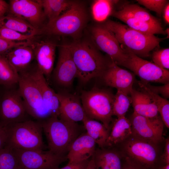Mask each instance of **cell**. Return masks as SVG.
I'll use <instances>...</instances> for the list:
<instances>
[{
    "label": "cell",
    "instance_id": "6da1fadb",
    "mask_svg": "<svg viewBox=\"0 0 169 169\" xmlns=\"http://www.w3.org/2000/svg\"><path fill=\"white\" fill-rule=\"evenodd\" d=\"M66 44L77 68L78 78L82 83L102 77L108 67L109 57L106 58L94 44L87 41L76 40Z\"/></svg>",
    "mask_w": 169,
    "mask_h": 169
},
{
    "label": "cell",
    "instance_id": "7a4b0ae2",
    "mask_svg": "<svg viewBox=\"0 0 169 169\" xmlns=\"http://www.w3.org/2000/svg\"><path fill=\"white\" fill-rule=\"evenodd\" d=\"M103 24L113 33L124 48L140 57L149 56L150 52L165 38L139 32L126 25L111 20H107Z\"/></svg>",
    "mask_w": 169,
    "mask_h": 169
},
{
    "label": "cell",
    "instance_id": "3957f363",
    "mask_svg": "<svg viewBox=\"0 0 169 169\" xmlns=\"http://www.w3.org/2000/svg\"><path fill=\"white\" fill-rule=\"evenodd\" d=\"M47 140L49 150L59 155H66L74 140L80 134L77 123L53 117L40 122Z\"/></svg>",
    "mask_w": 169,
    "mask_h": 169
},
{
    "label": "cell",
    "instance_id": "277c9868",
    "mask_svg": "<svg viewBox=\"0 0 169 169\" xmlns=\"http://www.w3.org/2000/svg\"><path fill=\"white\" fill-rule=\"evenodd\" d=\"M88 19L84 5L73 1L70 7L58 18L44 25L42 30L43 33L49 35L69 36L78 40Z\"/></svg>",
    "mask_w": 169,
    "mask_h": 169
},
{
    "label": "cell",
    "instance_id": "5b68a950",
    "mask_svg": "<svg viewBox=\"0 0 169 169\" xmlns=\"http://www.w3.org/2000/svg\"><path fill=\"white\" fill-rule=\"evenodd\" d=\"M6 126L8 138L6 146L28 150H44L40 122L29 120Z\"/></svg>",
    "mask_w": 169,
    "mask_h": 169
},
{
    "label": "cell",
    "instance_id": "8992f818",
    "mask_svg": "<svg viewBox=\"0 0 169 169\" xmlns=\"http://www.w3.org/2000/svg\"><path fill=\"white\" fill-rule=\"evenodd\" d=\"M114 97V95L111 92L94 87L89 90L82 91L80 98L86 116L100 121L110 129Z\"/></svg>",
    "mask_w": 169,
    "mask_h": 169
},
{
    "label": "cell",
    "instance_id": "52a82bcc",
    "mask_svg": "<svg viewBox=\"0 0 169 169\" xmlns=\"http://www.w3.org/2000/svg\"><path fill=\"white\" fill-rule=\"evenodd\" d=\"M19 74L18 90L29 115L40 122L53 117L45 104L42 93L29 69Z\"/></svg>",
    "mask_w": 169,
    "mask_h": 169
},
{
    "label": "cell",
    "instance_id": "ba28073f",
    "mask_svg": "<svg viewBox=\"0 0 169 169\" xmlns=\"http://www.w3.org/2000/svg\"><path fill=\"white\" fill-rule=\"evenodd\" d=\"M12 149L20 169H58L61 164L67 160L66 155L56 154L49 150Z\"/></svg>",
    "mask_w": 169,
    "mask_h": 169
},
{
    "label": "cell",
    "instance_id": "9c48e42d",
    "mask_svg": "<svg viewBox=\"0 0 169 169\" xmlns=\"http://www.w3.org/2000/svg\"><path fill=\"white\" fill-rule=\"evenodd\" d=\"M122 153L130 165L149 166L156 161L158 155L156 144L131 135L123 142Z\"/></svg>",
    "mask_w": 169,
    "mask_h": 169
},
{
    "label": "cell",
    "instance_id": "30bf717a",
    "mask_svg": "<svg viewBox=\"0 0 169 169\" xmlns=\"http://www.w3.org/2000/svg\"><path fill=\"white\" fill-rule=\"evenodd\" d=\"M128 54L124 67L130 69L141 79L142 82H169V71L162 69L153 63L144 60L128 49L123 48Z\"/></svg>",
    "mask_w": 169,
    "mask_h": 169
},
{
    "label": "cell",
    "instance_id": "8fae6325",
    "mask_svg": "<svg viewBox=\"0 0 169 169\" xmlns=\"http://www.w3.org/2000/svg\"><path fill=\"white\" fill-rule=\"evenodd\" d=\"M91 35L95 45L99 50L106 53L117 65L124 66L128 58L127 52L112 32L102 24L93 27Z\"/></svg>",
    "mask_w": 169,
    "mask_h": 169
},
{
    "label": "cell",
    "instance_id": "7c38bea8",
    "mask_svg": "<svg viewBox=\"0 0 169 169\" xmlns=\"http://www.w3.org/2000/svg\"><path fill=\"white\" fill-rule=\"evenodd\" d=\"M18 90H10L0 100V126H6L30 120Z\"/></svg>",
    "mask_w": 169,
    "mask_h": 169
},
{
    "label": "cell",
    "instance_id": "4fadbf2b",
    "mask_svg": "<svg viewBox=\"0 0 169 169\" xmlns=\"http://www.w3.org/2000/svg\"><path fill=\"white\" fill-rule=\"evenodd\" d=\"M129 120L133 136L156 145L162 141L164 124L161 116L149 118L133 112Z\"/></svg>",
    "mask_w": 169,
    "mask_h": 169
},
{
    "label": "cell",
    "instance_id": "5bb4252c",
    "mask_svg": "<svg viewBox=\"0 0 169 169\" xmlns=\"http://www.w3.org/2000/svg\"><path fill=\"white\" fill-rule=\"evenodd\" d=\"M9 14L20 18L41 30L45 18L42 8L37 0H10Z\"/></svg>",
    "mask_w": 169,
    "mask_h": 169
},
{
    "label": "cell",
    "instance_id": "9a60e30c",
    "mask_svg": "<svg viewBox=\"0 0 169 169\" xmlns=\"http://www.w3.org/2000/svg\"><path fill=\"white\" fill-rule=\"evenodd\" d=\"M58 46L59 49L58 58L53 71V78L58 85L69 87L72 85L74 79L78 78L77 69L66 44Z\"/></svg>",
    "mask_w": 169,
    "mask_h": 169
},
{
    "label": "cell",
    "instance_id": "2e32d148",
    "mask_svg": "<svg viewBox=\"0 0 169 169\" xmlns=\"http://www.w3.org/2000/svg\"><path fill=\"white\" fill-rule=\"evenodd\" d=\"M35 38L32 41L31 46L34 52L36 65L47 80H48L54 69L56 49L58 45L50 40L36 41Z\"/></svg>",
    "mask_w": 169,
    "mask_h": 169
},
{
    "label": "cell",
    "instance_id": "e0dca14e",
    "mask_svg": "<svg viewBox=\"0 0 169 169\" xmlns=\"http://www.w3.org/2000/svg\"><path fill=\"white\" fill-rule=\"evenodd\" d=\"M101 77L107 85L128 95L133 89L134 74L119 67L110 58L108 67Z\"/></svg>",
    "mask_w": 169,
    "mask_h": 169
},
{
    "label": "cell",
    "instance_id": "ac0fdd59",
    "mask_svg": "<svg viewBox=\"0 0 169 169\" xmlns=\"http://www.w3.org/2000/svg\"><path fill=\"white\" fill-rule=\"evenodd\" d=\"M57 95L59 103V117L74 122H82L86 115L80 98L65 91L58 92Z\"/></svg>",
    "mask_w": 169,
    "mask_h": 169
},
{
    "label": "cell",
    "instance_id": "d6986e66",
    "mask_svg": "<svg viewBox=\"0 0 169 169\" xmlns=\"http://www.w3.org/2000/svg\"><path fill=\"white\" fill-rule=\"evenodd\" d=\"M96 143L87 133L80 134L72 143L67 154L69 162H77L89 160L93 156Z\"/></svg>",
    "mask_w": 169,
    "mask_h": 169
},
{
    "label": "cell",
    "instance_id": "ffe728a7",
    "mask_svg": "<svg viewBox=\"0 0 169 169\" xmlns=\"http://www.w3.org/2000/svg\"><path fill=\"white\" fill-rule=\"evenodd\" d=\"M30 72L38 87L44 103L53 117L59 116V101L57 93L49 86L42 73L36 67L29 69Z\"/></svg>",
    "mask_w": 169,
    "mask_h": 169
},
{
    "label": "cell",
    "instance_id": "44dd1931",
    "mask_svg": "<svg viewBox=\"0 0 169 169\" xmlns=\"http://www.w3.org/2000/svg\"><path fill=\"white\" fill-rule=\"evenodd\" d=\"M31 43L14 48L4 54L10 64L18 74L28 69L35 59Z\"/></svg>",
    "mask_w": 169,
    "mask_h": 169
},
{
    "label": "cell",
    "instance_id": "7402d4cb",
    "mask_svg": "<svg viewBox=\"0 0 169 169\" xmlns=\"http://www.w3.org/2000/svg\"><path fill=\"white\" fill-rule=\"evenodd\" d=\"M134 112L149 118L158 115L157 107L150 96L145 92L133 89L130 93Z\"/></svg>",
    "mask_w": 169,
    "mask_h": 169
},
{
    "label": "cell",
    "instance_id": "603a6c76",
    "mask_svg": "<svg viewBox=\"0 0 169 169\" xmlns=\"http://www.w3.org/2000/svg\"><path fill=\"white\" fill-rule=\"evenodd\" d=\"M132 134L129 120L125 116L118 117L113 123L104 147L112 148L123 142Z\"/></svg>",
    "mask_w": 169,
    "mask_h": 169
},
{
    "label": "cell",
    "instance_id": "cb8c5ba5",
    "mask_svg": "<svg viewBox=\"0 0 169 169\" xmlns=\"http://www.w3.org/2000/svg\"><path fill=\"white\" fill-rule=\"evenodd\" d=\"M96 169H122L119 154L111 148L96 149L92 157Z\"/></svg>",
    "mask_w": 169,
    "mask_h": 169
},
{
    "label": "cell",
    "instance_id": "d4e9b609",
    "mask_svg": "<svg viewBox=\"0 0 169 169\" xmlns=\"http://www.w3.org/2000/svg\"><path fill=\"white\" fill-rule=\"evenodd\" d=\"M111 15L126 23L130 28L139 32L150 35L166 34L162 26L156 25L141 21L125 13L120 10L114 11Z\"/></svg>",
    "mask_w": 169,
    "mask_h": 169
},
{
    "label": "cell",
    "instance_id": "484cf974",
    "mask_svg": "<svg viewBox=\"0 0 169 169\" xmlns=\"http://www.w3.org/2000/svg\"><path fill=\"white\" fill-rule=\"evenodd\" d=\"M0 27L28 36H36L43 33L42 30L37 29L25 21L9 14L0 18Z\"/></svg>",
    "mask_w": 169,
    "mask_h": 169
},
{
    "label": "cell",
    "instance_id": "4316f807",
    "mask_svg": "<svg viewBox=\"0 0 169 169\" xmlns=\"http://www.w3.org/2000/svg\"><path fill=\"white\" fill-rule=\"evenodd\" d=\"M82 122L86 132L95 141L96 144L99 148L104 147L109 134L110 129L102 123L86 116Z\"/></svg>",
    "mask_w": 169,
    "mask_h": 169
},
{
    "label": "cell",
    "instance_id": "83f0119b",
    "mask_svg": "<svg viewBox=\"0 0 169 169\" xmlns=\"http://www.w3.org/2000/svg\"><path fill=\"white\" fill-rule=\"evenodd\" d=\"M41 5L48 21L59 16L71 5L73 1L67 0H37Z\"/></svg>",
    "mask_w": 169,
    "mask_h": 169
},
{
    "label": "cell",
    "instance_id": "f1b7e54d",
    "mask_svg": "<svg viewBox=\"0 0 169 169\" xmlns=\"http://www.w3.org/2000/svg\"><path fill=\"white\" fill-rule=\"evenodd\" d=\"M119 2V1L116 0H95L91 6V12L93 19L99 22L105 21L112 15L114 11V6Z\"/></svg>",
    "mask_w": 169,
    "mask_h": 169
},
{
    "label": "cell",
    "instance_id": "f546056e",
    "mask_svg": "<svg viewBox=\"0 0 169 169\" xmlns=\"http://www.w3.org/2000/svg\"><path fill=\"white\" fill-rule=\"evenodd\" d=\"M19 74L8 62L4 54H0V84L11 87L18 84Z\"/></svg>",
    "mask_w": 169,
    "mask_h": 169
},
{
    "label": "cell",
    "instance_id": "4dcf8cb0",
    "mask_svg": "<svg viewBox=\"0 0 169 169\" xmlns=\"http://www.w3.org/2000/svg\"><path fill=\"white\" fill-rule=\"evenodd\" d=\"M125 13L138 19L151 24L161 26L160 21L144 8L136 4L124 5L120 9Z\"/></svg>",
    "mask_w": 169,
    "mask_h": 169
},
{
    "label": "cell",
    "instance_id": "1f68e13d",
    "mask_svg": "<svg viewBox=\"0 0 169 169\" xmlns=\"http://www.w3.org/2000/svg\"><path fill=\"white\" fill-rule=\"evenodd\" d=\"M139 84L143 91L147 93L155 103L161 120L166 126L169 128V102L166 99L152 92L143 82Z\"/></svg>",
    "mask_w": 169,
    "mask_h": 169
},
{
    "label": "cell",
    "instance_id": "d6a6232c",
    "mask_svg": "<svg viewBox=\"0 0 169 169\" xmlns=\"http://www.w3.org/2000/svg\"><path fill=\"white\" fill-rule=\"evenodd\" d=\"M128 95L123 91L117 90L114 95L112 105L113 115L116 116L117 118L125 116L131 103V97Z\"/></svg>",
    "mask_w": 169,
    "mask_h": 169
},
{
    "label": "cell",
    "instance_id": "836d02e7",
    "mask_svg": "<svg viewBox=\"0 0 169 169\" xmlns=\"http://www.w3.org/2000/svg\"><path fill=\"white\" fill-rule=\"evenodd\" d=\"M0 169H20L12 149L8 146L0 150Z\"/></svg>",
    "mask_w": 169,
    "mask_h": 169
},
{
    "label": "cell",
    "instance_id": "e575fe53",
    "mask_svg": "<svg viewBox=\"0 0 169 169\" xmlns=\"http://www.w3.org/2000/svg\"><path fill=\"white\" fill-rule=\"evenodd\" d=\"M36 36L25 35L13 30L0 27V38L16 42L31 41Z\"/></svg>",
    "mask_w": 169,
    "mask_h": 169
},
{
    "label": "cell",
    "instance_id": "d590c367",
    "mask_svg": "<svg viewBox=\"0 0 169 169\" xmlns=\"http://www.w3.org/2000/svg\"><path fill=\"white\" fill-rule=\"evenodd\" d=\"M153 63L159 67L166 69H169V49H157L152 54Z\"/></svg>",
    "mask_w": 169,
    "mask_h": 169
},
{
    "label": "cell",
    "instance_id": "8d00e7d4",
    "mask_svg": "<svg viewBox=\"0 0 169 169\" xmlns=\"http://www.w3.org/2000/svg\"><path fill=\"white\" fill-rule=\"evenodd\" d=\"M136 1L147 9L155 12L160 16L165 6L169 2L168 1L166 0H137Z\"/></svg>",
    "mask_w": 169,
    "mask_h": 169
},
{
    "label": "cell",
    "instance_id": "74e56055",
    "mask_svg": "<svg viewBox=\"0 0 169 169\" xmlns=\"http://www.w3.org/2000/svg\"><path fill=\"white\" fill-rule=\"evenodd\" d=\"M31 41L16 42L0 38V54H4L12 49L21 45L30 44Z\"/></svg>",
    "mask_w": 169,
    "mask_h": 169
},
{
    "label": "cell",
    "instance_id": "f35d334b",
    "mask_svg": "<svg viewBox=\"0 0 169 169\" xmlns=\"http://www.w3.org/2000/svg\"><path fill=\"white\" fill-rule=\"evenodd\" d=\"M143 83L154 93L158 95L160 94L164 98H169V82L164 84L163 85L158 86H152L148 83Z\"/></svg>",
    "mask_w": 169,
    "mask_h": 169
},
{
    "label": "cell",
    "instance_id": "ab89813d",
    "mask_svg": "<svg viewBox=\"0 0 169 169\" xmlns=\"http://www.w3.org/2000/svg\"><path fill=\"white\" fill-rule=\"evenodd\" d=\"M89 160L77 162H69L64 166L58 169H85Z\"/></svg>",
    "mask_w": 169,
    "mask_h": 169
},
{
    "label": "cell",
    "instance_id": "60d3db41",
    "mask_svg": "<svg viewBox=\"0 0 169 169\" xmlns=\"http://www.w3.org/2000/svg\"><path fill=\"white\" fill-rule=\"evenodd\" d=\"M8 138V133L7 127L0 126V150L6 146Z\"/></svg>",
    "mask_w": 169,
    "mask_h": 169
},
{
    "label": "cell",
    "instance_id": "b9f144b4",
    "mask_svg": "<svg viewBox=\"0 0 169 169\" xmlns=\"http://www.w3.org/2000/svg\"><path fill=\"white\" fill-rule=\"evenodd\" d=\"M9 4L5 1L0 0V18L5 15V13L8 12Z\"/></svg>",
    "mask_w": 169,
    "mask_h": 169
},
{
    "label": "cell",
    "instance_id": "7bdbcfd3",
    "mask_svg": "<svg viewBox=\"0 0 169 169\" xmlns=\"http://www.w3.org/2000/svg\"><path fill=\"white\" fill-rule=\"evenodd\" d=\"M165 144L163 157L166 164H169V139H166Z\"/></svg>",
    "mask_w": 169,
    "mask_h": 169
},
{
    "label": "cell",
    "instance_id": "ee69618b",
    "mask_svg": "<svg viewBox=\"0 0 169 169\" xmlns=\"http://www.w3.org/2000/svg\"><path fill=\"white\" fill-rule=\"evenodd\" d=\"M162 13L164 20L165 23L169 24V2L165 6Z\"/></svg>",
    "mask_w": 169,
    "mask_h": 169
},
{
    "label": "cell",
    "instance_id": "f6af8a7d",
    "mask_svg": "<svg viewBox=\"0 0 169 169\" xmlns=\"http://www.w3.org/2000/svg\"><path fill=\"white\" fill-rule=\"evenodd\" d=\"M85 169H96L94 160L92 157L88 162Z\"/></svg>",
    "mask_w": 169,
    "mask_h": 169
},
{
    "label": "cell",
    "instance_id": "bcb514c9",
    "mask_svg": "<svg viewBox=\"0 0 169 169\" xmlns=\"http://www.w3.org/2000/svg\"><path fill=\"white\" fill-rule=\"evenodd\" d=\"M136 169L133 166L130 165H128L127 166H125L123 169Z\"/></svg>",
    "mask_w": 169,
    "mask_h": 169
},
{
    "label": "cell",
    "instance_id": "7dc6e473",
    "mask_svg": "<svg viewBox=\"0 0 169 169\" xmlns=\"http://www.w3.org/2000/svg\"><path fill=\"white\" fill-rule=\"evenodd\" d=\"M166 34L167 35V38H169V28H167L165 30Z\"/></svg>",
    "mask_w": 169,
    "mask_h": 169
},
{
    "label": "cell",
    "instance_id": "c3c4849f",
    "mask_svg": "<svg viewBox=\"0 0 169 169\" xmlns=\"http://www.w3.org/2000/svg\"><path fill=\"white\" fill-rule=\"evenodd\" d=\"M162 169H169V164H167Z\"/></svg>",
    "mask_w": 169,
    "mask_h": 169
}]
</instances>
